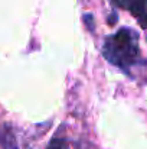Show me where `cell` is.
<instances>
[{"mask_svg": "<svg viewBox=\"0 0 147 149\" xmlns=\"http://www.w3.org/2000/svg\"><path fill=\"white\" fill-rule=\"evenodd\" d=\"M117 4L128 10L141 28H147V0H115Z\"/></svg>", "mask_w": 147, "mask_h": 149, "instance_id": "cell-2", "label": "cell"}, {"mask_svg": "<svg viewBox=\"0 0 147 149\" xmlns=\"http://www.w3.org/2000/svg\"><path fill=\"white\" fill-rule=\"evenodd\" d=\"M102 55L110 64L130 74L131 68L140 61L139 33L130 28H121L105 39Z\"/></svg>", "mask_w": 147, "mask_h": 149, "instance_id": "cell-1", "label": "cell"}, {"mask_svg": "<svg viewBox=\"0 0 147 149\" xmlns=\"http://www.w3.org/2000/svg\"><path fill=\"white\" fill-rule=\"evenodd\" d=\"M49 149H69V148H68V145H66L63 141L56 139V141H52V143H50Z\"/></svg>", "mask_w": 147, "mask_h": 149, "instance_id": "cell-3", "label": "cell"}]
</instances>
